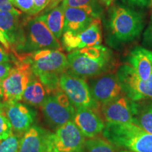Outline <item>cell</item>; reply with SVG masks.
Wrapping results in <instances>:
<instances>
[{"instance_id":"obj_1","label":"cell","mask_w":152,"mask_h":152,"mask_svg":"<svg viewBox=\"0 0 152 152\" xmlns=\"http://www.w3.org/2000/svg\"><path fill=\"white\" fill-rule=\"evenodd\" d=\"M68 71L81 78L101 75L113 66L111 51L105 47H87L74 50L67 55Z\"/></svg>"},{"instance_id":"obj_2","label":"cell","mask_w":152,"mask_h":152,"mask_svg":"<svg viewBox=\"0 0 152 152\" xmlns=\"http://www.w3.org/2000/svg\"><path fill=\"white\" fill-rule=\"evenodd\" d=\"M103 137L116 147L132 152H152V134L133 123H106Z\"/></svg>"},{"instance_id":"obj_3","label":"cell","mask_w":152,"mask_h":152,"mask_svg":"<svg viewBox=\"0 0 152 152\" xmlns=\"http://www.w3.org/2000/svg\"><path fill=\"white\" fill-rule=\"evenodd\" d=\"M23 32V44L18 54L43 49H62L58 39L53 35L39 16L24 20Z\"/></svg>"},{"instance_id":"obj_4","label":"cell","mask_w":152,"mask_h":152,"mask_svg":"<svg viewBox=\"0 0 152 152\" xmlns=\"http://www.w3.org/2000/svg\"><path fill=\"white\" fill-rule=\"evenodd\" d=\"M109 30L118 42H130L137 37L144 28L143 16L127 7H115L112 9L109 20Z\"/></svg>"},{"instance_id":"obj_5","label":"cell","mask_w":152,"mask_h":152,"mask_svg":"<svg viewBox=\"0 0 152 152\" xmlns=\"http://www.w3.org/2000/svg\"><path fill=\"white\" fill-rule=\"evenodd\" d=\"M13 67L1 83L4 102H19L30 80L34 77L29 62L16 53L12 54Z\"/></svg>"},{"instance_id":"obj_6","label":"cell","mask_w":152,"mask_h":152,"mask_svg":"<svg viewBox=\"0 0 152 152\" xmlns=\"http://www.w3.org/2000/svg\"><path fill=\"white\" fill-rule=\"evenodd\" d=\"M17 54L29 62L32 71L36 77L45 74L61 75L68 69L67 56L61 50L43 49L30 53Z\"/></svg>"},{"instance_id":"obj_7","label":"cell","mask_w":152,"mask_h":152,"mask_svg":"<svg viewBox=\"0 0 152 152\" xmlns=\"http://www.w3.org/2000/svg\"><path fill=\"white\" fill-rule=\"evenodd\" d=\"M59 85L75 108L85 107L98 113L100 105L93 98L90 86L85 79L68 71L60 75Z\"/></svg>"},{"instance_id":"obj_8","label":"cell","mask_w":152,"mask_h":152,"mask_svg":"<svg viewBox=\"0 0 152 152\" xmlns=\"http://www.w3.org/2000/svg\"><path fill=\"white\" fill-rule=\"evenodd\" d=\"M40 107L47 122L56 129L73 121L75 113V106L63 91L48 95Z\"/></svg>"},{"instance_id":"obj_9","label":"cell","mask_w":152,"mask_h":152,"mask_svg":"<svg viewBox=\"0 0 152 152\" xmlns=\"http://www.w3.org/2000/svg\"><path fill=\"white\" fill-rule=\"evenodd\" d=\"M123 93L134 102L152 99V74L149 79L143 80L130 65H123L116 74Z\"/></svg>"},{"instance_id":"obj_10","label":"cell","mask_w":152,"mask_h":152,"mask_svg":"<svg viewBox=\"0 0 152 152\" xmlns=\"http://www.w3.org/2000/svg\"><path fill=\"white\" fill-rule=\"evenodd\" d=\"M138 108V104L123 94L109 103L102 106V111L106 123L134 124Z\"/></svg>"},{"instance_id":"obj_11","label":"cell","mask_w":152,"mask_h":152,"mask_svg":"<svg viewBox=\"0 0 152 152\" xmlns=\"http://www.w3.org/2000/svg\"><path fill=\"white\" fill-rule=\"evenodd\" d=\"M85 141V137L73 121H68L52 133V147L57 152H80Z\"/></svg>"},{"instance_id":"obj_12","label":"cell","mask_w":152,"mask_h":152,"mask_svg":"<svg viewBox=\"0 0 152 152\" xmlns=\"http://www.w3.org/2000/svg\"><path fill=\"white\" fill-rule=\"evenodd\" d=\"M102 42V24L99 18L95 19L87 29L81 33L73 34L66 32L62 35L63 45L68 52L87 47L97 46Z\"/></svg>"},{"instance_id":"obj_13","label":"cell","mask_w":152,"mask_h":152,"mask_svg":"<svg viewBox=\"0 0 152 152\" xmlns=\"http://www.w3.org/2000/svg\"><path fill=\"white\" fill-rule=\"evenodd\" d=\"M94 77L90 88L93 98L101 106L124 94L116 75L102 74Z\"/></svg>"},{"instance_id":"obj_14","label":"cell","mask_w":152,"mask_h":152,"mask_svg":"<svg viewBox=\"0 0 152 152\" xmlns=\"http://www.w3.org/2000/svg\"><path fill=\"white\" fill-rule=\"evenodd\" d=\"M2 112L8 118L15 134L23 136L33 126L35 112L19 102H4Z\"/></svg>"},{"instance_id":"obj_15","label":"cell","mask_w":152,"mask_h":152,"mask_svg":"<svg viewBox=\"0 0 152 152\" xmlns=\"http://www.w3.org/2000/svg\"><path fill=\"white\" fill-rule=\"evenodd\" d=\"M20 16L9 11H0V30L10 45L9 53H18L23 44V21L20 20Z\"/></svg>"},{"instance_id":"obj_16","label":"cell","mask_w":152,"mask_h":152,"mask_svg":"<svg viewBox=\"0 0 152 152\" xmlns=\"http://www.w3.org/2000/svg\"><path fill=\"white\" fill-rule=\"evenodd\" d=\"M64 27L63 33L68 32L80 33L87 29L95 19L99 18V14L90 8H64Z\"/></svg>"},{"instance_id":"obj_17","label":"cell","mask_w":152,"mask_h":152,"mask_svg":"<svg viewBox=\"0 0 152 152\" xmlns=\"http://www.w3.org/2000/svg\"><path fill=\"white\" fill-rule=\"evenodd\" d=\"M51 148L52 132L33 125L22 136L18 152H47Z\"/></svg>"},{"instance_id":"obj_18","label":"cell","mask_w":152,"mask_h":152,"mask_svg":"<svg viewBox=\"0 0 152 152\" xmlns=\"http://www.w3.org/2000/svg\"><path fill=\"white\" fill-rule=\"evenodd\" d=\"M73 122L85 137L94 138L103 132L105 124L99 114L85 107L75 108Z\"/></svg>"},{"instance_id":"obj_19","label":"cell","mask_w":152,"mask_h":152,"mask_svg":"<svg viewBox=\"0 0 152 152\" xmlns=\"http://www.w3.org/2000/svg\"><path fill=\"white\" fill-rule=\"evenodd\" d=\"M129 65L143 80L149 79L152 74V52L142 47H137L128 56Z\"/></svg>"},{"instance_id":"obj_20","label":"cell","mask_w":152,"mask_h":152,"mask_svg":"<svg viewBox=\"0 0 152 152\" xmlns=\"http://www.w3.org/2000/svg\"><path fill=\"white\" fill-rule=\"evenodd\" d=\"M48 96L44 85L36 76L30 80L25 90L22 100L25 103L33 106H41Z\"/></svg>"},{"instance_id":"obj_21","label":"cell","mask_w":152,"mask_h":152,"mask_svg":"<svg viewBox=\"0 0 152 152\" xmlns=\"http://www.w3.org/2000/svg\"><path fill=\"white\" fill-rule=\"evenodd\" d=\"M39 16L53 35L57 39H59L63 35L65 20L64 8L63 6H57L55 8L51 9L50 11H47L45 14Z\"/></svg>"},{"instance_id":"obj_22","label":"cell","mask_w":152,"mask_h":152,"mask_svg":"<svg viewBox=\"0 0 152 152\" xmlns=\"http://www.w3.org/2000/svg\"><path fill=\"white\" fill-rule=\"evenodd\" d=\"M80 152H115V149L108 140L94 137L85 141Z\"/></svg>"},{"instance_id":"obj_23","label":"cell","mask_w":152,"mask_h":152,"mask_svg":"<svg viewBox=\"0 0 152 152\" xmlns=\"http://www.w3.org/2000/svg\"><path fill=\"white\" fill-rule=\"evenodd\" d=\"M134 124L138 125L146 132L152 134V104L142 108L139 105Z\"/></svg>"},{"instance_id":"obj_24","label":"cell","mask_w":152,"mask_h":152,"mask_svg":"<svg viewBox=\"0 0 152 152\" xmlns=\"http://www.w3.org/2000/svg\"><path fill=\"white\" fill-rule=\"evenodd\" d=\"M22 136L13 133L0 142V152H18Z\"/></svg>"},{"instance_id":"obj_25","label":"cell","mask_w":152,"mask_h":152,"mask_svg":"<svg viewBox=\"0 0 152 152\" xmlns=\"http://www.w3.org/2000/svg\"><path fill=\"white\" fill-rule=\"evenodd\" d=\"M61 5L64 8H90L94 9L98 14L99 12L98 10L97 0H64Z\"/></svg>"},{"instance_id":"obj_26","label":"cell","mask_w":152,"mask_h":152,"mask_svg":"<svg viewBox=\"0 0 152 152\" xmlns=\"http://www.w3.org/2000/svg\"><path fill=\"white\" fill-rule=\"evenodd\" d=\"M13 133L11 123L3 112L0 111V142L9 137Z\"/></svg>"},{"instance_id":"obj_27","label":"cell","mask_w":152,"mask_h":152,"mask_svg":"<svg viewBox=\"0 0 152 152\" xmlns=\"http://www.w3.org/2000/svg\"><path fill=\"white\" fill-rule=\"evenodd\" d=\"M13 5L22 12L33 15L34 9V0H11Z\"/></svg>"},{"instance_id":"obj_28","label":"cell","mask_w":152,"mask_h":152,"mask_svg":"<svg viewBox=\"0 0 152 152\" xmlns=\"http://www.w3.org/2000/svg\"><path fill=\"white\" fill-rule=\"evenodd\" d=\"M0 11H9L16 15H21V11L15 8L11 0H0Z\"/></svg>"},{"instance_id":"obj_29","label":"cell","mask_w":152,"mask_h":152,"mask_svg":"<svg viewBox=\"0 0 152 152\" xmlns=\"http://www.w3.org/2000/svg\"><path fill=\"white\" fill-rule=\"evenodd\" d=\"M11 62H5L0 64V85L4 81V80L10 73L11 68L13 67V64Z\"/></svg>"},{"instance_id":"obj_30","label":"cell","mask_w":152,"mask_h":152,"mask_svg":"<svg viewBox=\"0 0 152 152\" xmlns=\"http://www.w3.org/2000/svg\"><path fill=\"white\" fill-rule=\"evenodd\" d=\"M50 0H34V9L33 15H37L45 7H47Z\"/></svg>"},{"instance_id":"obj_31","label":"cell","mask_w":152,"mask_h":152,"mask_svg":"<svg viewBox=\"0 0 152 152\" xmlns=\"http://www.w3.org/2000/svg\"><path fill=\"white\" fill-rule=\"evenodd\" d=\"M144 41L146 45L152 47V19L144 35Z\"/></svg>"},{"instance_id":"obj_32","label":"cell","mask_w":152,"mask_h":152,"mask_svg":"<svg viewBox=\"0 0 152 152\" xmlns=\"http://www.w3.org/2000/svg\"><path fill=\"white\" fill-rule=\"evenodd\" d=\"M11 61H12V57H11L10 53L5 48H3L0 46V64Z\"/></svg>"},{"instance_id":"obj_33","label":"cell","mask_w":152,"mask_h":152,"mask_svg":"<svg viewBox=\"0 0 152 152\" xmlns=\"http://www.w3.org/2000/svg\"><path fill=\"white\" fill-rule=\"evenodd\" d=\"M123 1L129 4L136 6V7H144L148 4L149 0H123Z\"/></svg>"},{"instance_id":"obj_34","label":"cell","mask_w":152,"mask_h":152,"mask_svg":"<svg viewBox=\"0 0 152 152\" xmlns=\"http://www.w3.org/2000/svg\"><path fill=\"white\" fill-rule=\"evenodd\" d=\"M0 42L2 44L4 48L9 52V51H10V45H9V42L7 41V38H6L4 33L1 30H0Z\"/></svg>"},{"instance_id":"obj_35","label":"cell","mask_w":152,"mask_h":152,"mask_svg":"<svg viewBox=\"0 0 152 152\" xmlns=\"http://www.w3.org/2000/svg\"><path fill=\"white\" fill-rule=\"evenodd\" d=\"M64 0H50L49 2V4L47 5V11H48L49 9H52L55 8V7H57L58 5L61 1H63Z\"/></svg>"},{"instance_id":"obj_36","label":"cell","mask_w":152,"mask_h":152,"mask_svg":"<svg viewBox=\"0 0 152 152\" xmlns=\"http://www.w3.org/2000/svg\"><path fill=\"white\" fill-rule=\"evenodd\" d=\"M4 103V96L2 89H1V85H0V111H2V106Z\"/></svg>"},{"instance_id":"obj_37","label":"cell","mask_w":152,"mask_h":152,"mask_svg":"<svg viewBox=\"0 0 152 152\" xmlns=\"http://www.w3.org/2000/svg\"><path fill=\"white\" fill-rule=\"evenodd\" d=\"M100 2L102 3L104 6L109 7L112 4V3L113 2L114 0H99Z\"/></svg>"},{"instance_id":"obj_38","label":"cell","mask_w":152,"mask_h":152,"mask_svg":"<svg viewBox=\"0 0 152 152\" xmlns=\"http://www.w3.org/2000/svg\"><path fill=\"white\" fill-rule=\"evenodd\" d=\"M47 152H57V151L55 149H54V148H51V149H49Z\"/></svg>"},{"instance_id":"obj_39","label":"cell","mask_w":152,"mask_h":152,"mask_svg":"<svg viewBox=\"0 0 152 152\" xmlns=\"http://www.w3.org/2000/svg\"><path fill=\"white\" fill-rule=\"evenodd\" d=\"M119 152H132L130 151H128V150H125V149H123V150H121Z\"/></svg>"},{"instance_id":"obj_40","label":"cell","mask_w":152,"mask_h":152,"mask_svg":"<svg viewBox=\"0 0 152 152\" xmlns=\"http://www.w3.org/2000/svg\"><path fill=\"white\" fill-rule=\"evenodd\" d=\"M151 4H152V0H151Z\"/></svg>"}]
</instances>
